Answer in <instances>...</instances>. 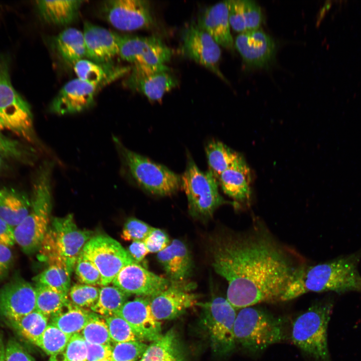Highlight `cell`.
Wrapping results in <instances>:
<instances>
[{
  "label": "cell",
  "mask_w": 361,
  "mask_h": 361,
  "mask_svg": "<svg viewBox=\"0 0 361 361\" xmlns=\"http://www.w3.org/2000/svg\"><path fill=\"white\" fill-rule=\"evenodd\" d=\"M14 262V255L10 248L0 245V282L8 276Z\"/></svg>",
  "instance_id": "50"
},
{
  "label": "cell",
  "mask_w": 361,
  "mask_h": 361,
  "mask_svg": "<svg viewBox=\"0 0 361 361\" xmlns=\"http://www.w3.org/2000/svg\"><path fill=\"white\" fill-rule=\"evenodd\" d=\"M223 192L237 202L247 203L251 195V172L242 156L217 179Z\"/></svg>",
  "instance_id": "25"
},
{
  "label": "cell",
  "mask_w": 361,
  "mask_h": 361,
  "mask_svg": "<svg viewBox=\"0 0 361 361\" xmlns=\"http://www.w3.org/2000/svg\"><path fill=\"white\" fill-rule=\"evenodd\" d=\"M63 353L67 361H87L86 342L80 333L70 337Z\"/></svg>",
  "instance_id": "46"
},
{
  "label": "cell",
  "mask_w": 361,
  "mask_h": 361,
  "mask_svg": "<svg viewBox=\"0 0 361 361\" xmlns=\"http://www.w3.org/2000/svg\"><path fill=\"white\" fill-rule=\"evenodd\" d=\"M210 252L215 271L228 283L226 298L236 309L281 301L306 265L257 219L245 231L217 236Z\"/></svg>",
  "instance_id": "1"
},
{
  "label": "cell",
  "mask_w": 361,
  "mask_h": 361,
  "mask_svg": "<svg viewBox=\"0 0 361 361\" xmlns=\"http://www.w3.org/2000/svg\"><path fill=\"white\" fill-rule=\"evenodd\" d=\"M129 255L137 263H139L148 253L144 241H132L127 250Z\"/></svg>",
  "instance_id": "52"
},
{
  "label": "cell",
  "mask_w": 361,
  "mask_h": 361,
  "mask_svg": "<svg viewBox=\"0 0 361 361\" xmlns=\"http://www.w3.org/2000/svg\"><path fill=\"white\" fill-rule=\"evenodd\" d=\"M83 34L89 60L105 64L118 56V34L89 22L84 23Z\"/></svg>",
  "instance_id": "22"
},
{
  "label": "cell",
  "mask_w": 361,
  "mask_h": 361,
  "mask_svg": "<svg viewBox=\"0 0 361 361\" xmlns=\"http://www.w3.org/2000/svg\"><path fill=\"white\" fill-rule=\"evenodd\" d=\"M10 158L3 152L0 151V170L3 168L6 159Z\"/></svg>",
  "instance_id": "54"
},
{
  "label": "cell",
  "mask_w": 361,
  "mask_h": 361,
  "mask_svg": "<svg viewBox=\"0 0 361 361\" xmlns=\"http://www.w3.org/2000/svg\"><path fill=\"white\" fill-rule=\"evenodd\" d=\"M148 345L142 341L115 343L112 346V361H139Z\"/></svg>",
  "instance_id": "39"
},
{
  "label": "cell",
  "mask_w": 361,
  "mask_h": 361,
  "mask_svg": "<svg viewBox=\"0 0 361 361\" xmlns=\"http://www.w3.org/2000/svg\"><path fill=\"white\" fill-rule=\"evenodd\" d=\"M81 254L99 270L102 286L112 283L123 267L136 263L117 241L104 235L92 237L85 245Z\"/></svg>",
  "instance_id": "11"
},
{
  "label": "cell",
  "mask_w": 361,
  "mask_h": 361,
  "mask_svg": "<svg viewBox=\"0 0 361 361\" xmlns=\"http://www.w3.org/2000/svg\"><path fill=\"white\" fill-rule=\"evenodd\" d=\"M15 228L0 218V245L10 248L16 242Z\"/></svg>",
  "instance_id": "51"
},
{
  "label": "cell",
  "mask_w": 361,
  "mask_h": 361,
  "mask_svg": "<svg viewBox=\"0 0 361 361\" xmlns=\"http://www.w3.org/2000/svg\"><path fill=\"white\" fill-rule=\"evenodd\" d=\"M10 56L0 53V131L8 130L31 143H36L29 104L15 89L10 77Z\"/></svg>",
  "instance_id": "6"
},
{
  "label": "cell",
  "mask_w": 361,
  "mask_h": 361,
  "mask_svg": "<svg viewBox=\"0 0 361 361\" xmlns=\"http://www.w3.org/2000/svg\"><path fill=\"white\" fill-rule=\"evenodd\" d=\"M153 228L141 220L130 218L124 224L121 236L125 241H144Z\"/></svg>",
  "instance_id": "45"
},
{
  "label": "cell",
  "mask_w": 361,
  "mask_h": 361,
  "mask_svg": "<svg viewBox=\"0 0 361 361\" xmlns=\"http://www.w3.org/2000/svg\"><path fill=\"white\" fill-rule=\"evenodd\" d=\"M48 319L44 315L35 310L9 322L24 338L37 345L49 324Z\"/></svg>",
  "instance_id": "34"
},
{
  "label": "cell",
  "mask_w": 361,
  "mask_h": 361,
  "mask_svg": "<svg viewBox=\"0 0 361 361\" xmlns=\"http://www.w3.org/2000/svg\"><path fill=\"white\" fill-rule=\"evenodd\" d=\"M156 258L167 278L171 281L187 280L192 274L193 261L187 245L178 239L173 240Z\"/></svg>",
  "instance_id": "23"
},
{
  "label": "cell",
  "mask_w": 361,
  "mask_h": 361,
  "mask_svg": "<svg viewBox=\"0 0 361 361\" xmlns=\"http://www.w3.org/2000/svg\"><path fill=\"white\" fill-rule=\"evenodd\" d=\"M112 343L141 341L128 323L117 314L105 317Z\"/></svg>",
  "instance_id": "40"
},
{
  "label": "cell",
  "mask_w": 361,
  "mask_h": 361,
  "mask_svg": "<svg viewBox=\"0 0 361 361\" xmlns=\"http://www.w3.org/2000/svg\"><path fill=\"white\" fill-rule=\"evenodd\" d=\"M209 169L217 178L242 156L223 142L212 140L206 146Z\"/></svg>",
  "instance_id": "32"
},
{
  "label": "cell",
  "mask_w": 361,
  "mask_h": 361,
  "mask_svg": "<svg viewBox=\"0 0 361 361\" xmlns=\"http://www.w3.org/2000/svg\"><path fill=\"white\" fill-rule=\"evenodd\" d=\"M93 313L70 302L61 312L50 318V323L71 336L81 333Z\"/></svg>",
  "instance_id": "31"
},
{
  "label": "cell",
  "mask_w": 361,
  "mask_h": 361,
  "mask_svg": "<svg viewBox=\"0 0 361 361\" xmlns=\"http://www.w3.org/2000/svg\"><path fill=\"white\" fill-rule=\"evenodd\" d=\"M360 259L361 249L323 263L305 265L288 286L281 301L291 300L310 292H361L357 268Z\"/></svg>",
  "instance_id": "2"
},
{
  "label": "cell",
  "mask_w": 361,
  "mask_h": 361,
  "mask_svg": "<svg viewBox=\"0 0 361 361\" xmlns=\"http://www.w3.org/2000/svg\"><path fill=\"white\" fill-rule=\"evenodd\" d=\"M126 172L133 182L144 192L156 196H167L181 187V176L165 166L125 147L114 139Z\"/></svg>",
  "instance_id": "7"
},
{
  "label": "cell",
  "mask_w": 361,
  "mask_h": 361,
  "mask_svg": "<svg viewBox=\"0 0 361 361\" xmlns=\"http://www.w3.org/2000/svg\"><path fill=\"white\" fill-rule=\"evenodd\" d=\"M235 46L243 60L255 67L267 66L275 56V42L260 29L239 34L236 38Z\"/></svg>",
  "instance_id": "21"
},
{
  "label": "cell",
  "mask_w": 361,
  "mask_h": 361,
  "mask_svg": "<svg viewBox=\"0 0 361 361\" xmlns=\"http://www.w3.org/2000/svg\"><path fill=\"white\" fill-rule=\"evenodd\" d=\"M139 361H184V356L173 329L148 345Z\"/></svg>",
  "instance_id": "29"
},
{
  "label": "cell",
  "mask_w": 361,
  "mask_h": 361,
  "mask_svg": "<svg viewBox=\"0 0 361 361\" xmlns=\"http://www.w3.org/2000/svg\"><path fill=\"white\" fill-rule=\"evenodd\" d=\"M36 310V291L32 284L15 276L0 287V315L9 322Z\"/></svg>",
  "instance_id": "18"
},
{
  "label": "cell",
  "mask_w": 361,
  "mask_h": 361,
  "mask_svg": "<svg viewBox=\"0 0 361 361\" xmlns=\"http://www.w3.org/2000/svg\"><path fill=\"white\" fill-rule=\"evenodd\" d=\"M234 332L236 344L252 353L263 350L284 337L282 319L254 306L237 313Z\"/></svg>",
  "instance_id": "5"
},
{
  "label": "cell",
  "mask_w": 361,
  "mask_h": 361,
  "mask_svg": "<svg viewBox=\"0 0 361 361\" xmlns=\"http://www.w3.org/2000/svg\"><path fill=\"white\" fill-rule=\"evenodd\" d=\"M196 285L188 280L171 281L164 290L149 298L150 308L158 320L172 319L197 305L198 296L192 292Z\"/></svg>",
  "instance_id": "16"
},
{
  "label": "cell",
  "mask_w": 361,
  "mask_h": 361,
  "mask_svg": "<svg viewBox=\"0 0 361 361\" xmlns=\"http://www.w3.org/2000/svg\"><path fill=\"white\" fill-rule=\"evenodd\" d=\"M125 81L130 89L143 94L152 101H160L164 95L178 84L166 65H133Z\"/></svg>",
  "instance_id": "14"
},
{
  "label": "cell",
  "mask_w": 361,
  "mask_h": 361,
  "mask_svg": "<svg viewBox=\"0 0 361 361\" xmlns=\"http://www.w3.org/2000/svg\"><path fill=\"white\" fill-rule=\"evenodd\" d=\"M144 242L148 253H158L170 243L167 234L163 230L155 228H153Z\"/></svg>",
  "instance_id": "47"
},
{
  "label": "cell",
  "mask_w": 361,
  "mask_h": 361,
  "mask_svg": "<svg viewBox=\"0 0 361 361\" xmlns=\"http://www.w3.org/2000/svg\"><path fill=\"white\" fill-rule=\"evenodd\" d=\"M0 151L10 158L28 160L33 157V151L20 142L5 135L0 131Z\"/></svg>",
  "instance_id": "44"
},
{
  "label": "cell",
  "mask_w": 361,
  "mask_h": 361,
  "mask_svg": "<svg viewBox=\"0 0 361 361\" xmlns=\"http://www.w3.org/2000/svg\"><path fill=\"white\" fill-rule=\"evenodd\" d=\"M5 361H35L26 349L16 340L9 339L5 347Z\"/></svg>",
  "instance_id": "48"
},
{
  "label": "cell",
  "mask_w": 361,
  "mask_h": 361,
  "mask_svg": "<svg viewBox=\"0 0 361 361\" xmlns=\"http://www.w3.org/2000/svg\"><path fill=\"white\" fill-rule=\"evenodd\" d=\"M230 26L244 33L259 29L263 16L259 5L252 0H228Z\"/></svg>",
  "instance_id": "26"
},
{
  "label": "cell",
  "mask_w": 361,
  "mask_h": 361,
  "mask_svg": "<svg viewBox=\"0 0 361 361\" xmlns=\"http://www.w3.org/2000/svg\"><path fill=\"white\" fill-rule=\"evenodd\" d=\"M87 361H100L111 358L112 346L86 342Z\"/></svg>",
  "instance_id": "49"
},
{
  "label": "cell",
  "mask_w": 361,
  "mask_h": 361,
  "mask_svg": "<svg viewBox=\"0 0 361 361\" xmlns=\"http://www.w3.org/2000/svg\"><path fill=\"white\" fill-rule=\"evenodd\" d=\"M49 361H67L64 356L63 353H60L56 355L51 356Z\"/></svg>",
  "instance_id": "53"
},
{
  "label": "cell",
  "mask_w": 361,
  "mask_h": 361,
  "mask_svg": "<svg viewBox=\"0 0 361 361\" xmlns=\"http://www.w3.org/2000/svg\"><path fill=\"white\" fill-rule=\"evenodd\" d=\"M197 305L202 309V322L208 334L213 351L220 355L231 353L237 345L234 332L236 309L227 298H213Z\"/></svg>",
  "instance_id": "10"
},
{
  "label": "cell",
  "mask_w": 361,
  "mask_h": 361,
  "mask_svg": "<svg viewBox=\"0 0 361 361\" xmlns=\"http://www.w3.org/2000/svg\"><path fill=\"white\" fill-rule=\"evenodd\" d=\"M112 283L129 296L150 298L165 290L171 281L133 263L123 267Z\"/></svg>",
  "instance_id": "17"
},
{
  "label": "cell",
  "mask_w": 361,
  "mask_h": 361,
  "mask_svg": "<svg viewBox=\"0 0 361 361\" xmlns=\"http://www.w3.org/2000/svg\"><path fill=\"white\" fill-rule=\"evenodd\" d=\"M333 307L332 297L315 301L292 323V342L315 361H331L327 331Z\"/></svg>",
  "instance_id": "4"
},
{
  "label": "cell",
  "mask_w": 361,
  "mask_h": 361,
  "mask_svg": "<svg viewBox=\"0 0 361 361\" xmlns=\"http://www.w3.org/2000/svg\"><path fill=\"white\" fill-rule=\"evenodd\" d=\"M129 295L114 286L100 288L98 299L90 308L94 313L105 317L116 314L127 301Z\"/></svg>",
  "instance_id": "35"
},
{
  "label": "cell",
  "mask_w": 361,
  "mask_h": 361,
  "mask_svg": "<svg viewBox=\"0 0 361 361\" xmlns=\"http://www.w3.org/2000/svg\"><path fill=\"white\" fill-rule=\"evenodd\" d=\"M71 273L62 264H50L35 277L36 283L46 286L51 289L68 295L71 287Z\"/></svg>",
  "instance_id": "36"
},
{
  "label": "cell",
  "mask_w": 361,
  "mask_h": 361,
  "mask_svg": "<svg viewBox=\"0 0 361 361\" xmlns=\"http://www.w3.org/2000/svg\"><path fill=\"white\" fill-rule=\"evenodd\" d=\"M70 337L71 336L50 323L37 346L50 356H53L63 352Z\"/></svg>",
  "instance_id": "37"
},
{
  "label": "cell",
  "mask_w": 361,
  "mask_h": 361,
  "mask_svg": "<svg viewBox=\"0 0 361 361\" xmlns=\"http://www.w3.org/2000/svg\"><path fill=\"white\" fill-rule=\"evenodd\" d=\"M74 270L77 280L82 284L93 286L102 285L100 272L90 261L81 254Z\"/></svg>",
  "instance_id": "43"
},
{
  "label": "cell",
  "mask_w": 361,
  "mask_h": 361,
  "mask_svg": "<svg viewBox=\"0 0 361 361\" xmlns=\"http://www.w3.org/2000/svg\"><path fill=\"white\" fill-rule=\"evenodd\" d=\"M53 164L45 162L39 168L32 187L30 212L15 228L16 242L27 254L40 249L48 231L52 207Z\"/></svg>",
  "instance_id": "3"
},
{
  "label": "cell",
  "mask_w": 361,
  "mask_h": 361,
  "mask_svg": "<svg viewBox=\"0 0 361 361\" xmlns=\"http://www.w3.org/2000/svg\"><path fill=\"white\" fill-rule=\"evenodd\" d=\"M31 200L25 194L12 188L0 190V218L15 228L27 216Z\"/></svg>",
  "instance_id": "28"
},
{
  "label": "cell",
  "mask_w": 361,
  "mask_h": 361,
  "mask_svg": "<svg viewBox=\"0 0 361 361\" xmlns=\"http://www.w3.org/2000/svg\"><path fill=\"white\" fill-rule=\"evenodd\" d=\"M73 65L77 78L82 81L100 85L107 76L100 64L89 60L82 59Z\"/></svg>",
  "instance_id": "42"
},
{
  "label": "cell",
  "mask_w": 361,
  "mask_h": 361,
  "mask_svg": "<svg viewBox=\"0 0 361 361\" xmlns=\"http://www.w3.org/2000/svg\"><path fill=\"white\" fill-rule=\"evenodd\" d=\"M52 221L40 249L47 260L57 258L62 261L71 274L93 232L78 228L71 214L53 218Z\"/></svg>",
  "instance_id": "8"
},
{
  "label": "cell",
  "mask_w": 361,
  "mask_h": 361,
  "mask_svg": "<svg viewBox=\"0 0 361 361\" xmlns=\"http://www.w3.org/2000/svg\"><path fill=\"white\" fill-rule=\"evenodd\" d=\"M36 310L48 319L61 312L71 302L68 296L36 283Z\"/></svg>",
  "instance_id": "33"
},
{
  "label": "cell",
  "mask_w": 361,
  "mask_h": 361,
  "mask_svg": "<svg viewBox=\"0 0 361 361\" xmlns=\"http://www.w3.org/2000/svg\"><path fill=\"white\" fill-rule=\"evenodd\" d=\"M218 185L211 172L201 170L188 154L186 168L181 176V187L187 196L189 213L192 217L208 219L222 205H236V203L229 202L221 196Z\"/></svg>",
  "instance_id": "9"
},
{
  "label": "cell",
  "mask_w": 361,
  "mask_h": 361,
  "mask_svg": "<svg viewBox=\"0 0 361 361\" xmlns=\"http://www.w3.org/2000/svg\"><path fill=\"white\" fill-rule=\"evenodd\" d=\"M80 0H39L36 5L41 18L55 25H66L76 18L82 3Z\"/></svg>",
  "instance_id": "27"
},
{
  "label": "cell",
  "mask_w": 361,
  "mask_h": 361,
  "mask_svg": "<svg viewBox=\"0 0 361 361\" xmlns=\"http://www.w3.org/2000/svg\"><path fill=\"white\" fill-rule=\"evenodd\" d=\"M5 346H4L2 341H1L0 342V361H5Z\"/></svg>",
  "instance_id": "55"
},
{
  "label": "cell",
  "mask_w": 361,
  "mask_h": 361,
  "mask_svg": "<svg viewBox=\"0 0 361 361\" xmlns=\"http://www.w3.org/2000/svg\"><path fill=\"white\" fill-rule=\"evenodd\" d=\"M172 53L156 36L118 34V56L133 65H164L169 61Z\"/></svg>",
  "instance_id": "15"
},
{
  "label": "cell",
  "mask_w": 361,
  "mask_h": 361,
  "mask_svg": "<svg viewBox=\"0 0 361 361\" xmlns=\"http://www.w3.org/2000/svg\"><path fill=\"white\" fill-rule=\"evenodd\" d=\"M1 341H2V340H1V338H0V342H1Z\"/></svg>",
  "instance_id": "57"
},
{
  "label": "cell",
  "mask_w": 361,
  "mask_h": 361,
  "mask_svg": "<svg viewBox=\"0 0 361 361\" xmlns=\"http://www.w3.org/2000/svg\"><path fill=\"white\" fill-rule=\"evenodd\" d=\"M94 312L80 334L86 342L102 345H112L104 317Z\"/></svg>",
  "instance_id": "38"
},
{
  "label": "cell",
  "mask_w": 361,
  "mask_h": 361,
  "mask_svg": "<svg viewBox=\"0 0 361 361\" xmlns=\"http://www.w3.org/2000/svg\"><path fill=\"white\" fill-rule=\"evenodd\" d=\"M197 23L220 46L232 49L233 40L230 31L228 1L208 7L199 16Z\"/></svg>",
  "instance_id": "24"
},
{
  "label": "cell",
  "mask_w": 361,
  "mask_h": 361,
  "mask_svg": "<svg viewBox=\"0 0 361 361\" xmlns=\"http://www.w3.org/2000/svg\"><path fill=\"white\" fill-rule=\"evenodd\" d=\"M99 85L76 78L67 82L52 101L50 110L64 115L81 112L93 103Z\"/></svg>",
  "instance_id": "20"
},
{
  "label": "cell",
  "mask_w": 361,
  "mask_h": 361,
  "mask_svg": "<svg viewBox=\"0 0 361 361\" xmlns=\"http://www.w3.org/2000/svg\"><path fill=\"white\" fill-rule=\"evenodd\" d=\"M180 51L184 56L205 67L228 83L219 69L220 46L197 23L192 22L183 31Z\"/></svg>",
  "instance_id": "13"
},
{
  "label": "cell",
  "mask_w": 361,
  "mask_h": 361,
  "mask_svg": "<svg viewBox=\"0 0 361 361\" xmlns=\"http://www.w3.org/2000/svg\"><path fill=\"white\" fill-rule=\"evenodd\" d=\"M100 361H112V360H111V358H109V359H103V360H100Z\"/></svg>",
  "instance_id": "56"
},
{
  "label": "cell",
  "mask_w": 361,
  "mask_h": 361,
  "mask_svg": "<svg viewBox=\"0 0 361 361\" xmlns=\"http://www.w3.org/2000/svg\"><path fill=\"white\" fill-rule=\"evenodd\" d=\"M116 314L128 323L142 341L153 342L162 335L161 322L152 313L149 297L127 301Z\"/></svg>",
  "instance_id": "19"
},
{
  "label": "cell",
  "mask_w": 361,
  "mask_h": 361,
  "mask_svg": "<svg viewBox=\"0 0 361 361\" xmlns=\"http://www.w3.org/2000/svg\"><path fill=\"white\" fill-rule=\"evenodd\" d=\"M56 49L67 62L73 65L86 57V48L83 32L74 28L63 30L55 39Z\"/></svg>",
  "instance_id": "30"
},
{
  "label": "cell",
  "mask_w": 361,
  "mask_h": 361,
  "mask_svg": "<svg viewBox=\"0 0 361 361\" xmlns=\"http://www.w3.org/2000/svg\"><path fill=\"white\" fill-rule=\"evenodd\" d=\"M105 20L123 31L152 29L156 25L151 5L146 0H107L101 5Z\"/></svg>",
  "instance_id": "12"
},
{
  "label": "cell",
  "mask_w": 361,
  "mask_h": 361,
  "mask_svg": "<svg viewBox=\"0 0 361 361\" xmlns=\"http://www.w3.org/2000/svg\"><path fill=\"white\" fill-rule=\"evenodd\" d=\"M100 288L83 284H76L71 286L68 298L74 305L82 308H91L97 302Z\"/></svg>",
  "instance_id": "41"
}]
</instances>
